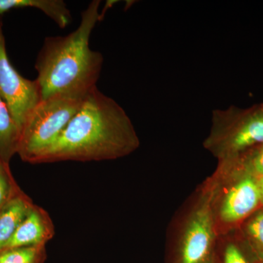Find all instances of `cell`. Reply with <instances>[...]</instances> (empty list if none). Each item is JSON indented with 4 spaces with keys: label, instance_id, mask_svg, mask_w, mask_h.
Wrapping results in <instances>:
<instances>
[{
    "label": "cell",
    "instance_id": "6",
    "mask_svg": "<svg viewBox=\"0 0 263 263\" xmlns=\"http://www.w3.org/2000/svg\"><path fill=\"white\" fill-rule=\"evenodd\" d=\"M214 224L211 208L203 203L189 222L180 263H213Z\"/></svg>",
    "mask_w": 263,
    "mask_h": 263
},
{
    "label": "cell",
    "instance_id": "17",
    "mask_svg": "<svg viewBox=\"0 0 263 263\" xmlns=\"http://www.w3.org/2000/svg\"><path fill=\"white\" fill-rule=\"evenodd\" d=\"M260 192L261 204L263 205V178H256Z\"/></svg>",
    "mask_w": 263,
    "mask_h": 263
},
{
    "label": "cell",
    "instance_id": "14",
    "mask_svg": "<svg viewBox=\"0 0 263 263\" xmlns=\"http://www.w3.org/2000/svg\"><path fill=\"white\" fill-rule=\"evenodd\" d=\"M247 233L259 259H263V210L257 213L249 221Z\"/></svg>",
    "mask_w": 263,
    "mask_h": 263
},
{
    "label": "cell",
    "instance_id": "16",
    "mask_svg": "<svg viewBox=\"0 0 263 263\" xmlns=\"http://www.w3.org/2000/svg\"><path fill=\"white\" fill-rule=\"evenodd\" d=\"M224 263H248L245 256L235 245L227 247Z\"/></svg>",
    "mask_w": 263,
    "mask_h": 263
},
{
    "label": "cell",
    "instance_id": "9",
    "mask_svg": "<svg viewBox=\"0 0 263 263\" xmlns=\"http://www.w3.org/2000/svg\"><path fill=\"white\" fill-rule=\"evenodd\" d=\"M34 205L29 196L22 190L10 199L0 212V252Z\"/></svg>",
    "mask_w": 263,
    "mask_h": 263
},
{
    "label": "cell",
    "instance_id": "5",
    "mask_svg": "<svg viewBox=\"0 0 263 263\" xmlns=\"http://www.w3.org/2000/svg\"><path fill=\"white\" fill-rule=\"evenodd\" d=\"M0 96L4 100L19 130L34 109L42 100L36 80L25 79L10 63L7 54L5 40L0 24Z\"/></svg>",
    "mask_w": 263,
    "mask_h": 263
},
{
    "label": "cell",
    "instance_id": "10",
    "mask_svg": "<svg viewBox=\"0 0 263 263\" xmlns=\"http://www.w3.org/2000/svg\"><path fill=\"white\" fill-rule=\"evenodd\" d=\"M34 8L48 15L64 29L72 22V15L62 0H0V15L11 9Z\"/></svg>",
    "mask_w": 263,
    "mask_h": 263
},
{
    "label": "cell",
    "instance_id": "3",
    "mask_svg": "<svg viewBox=\"0 0 263 263\" xmlns=\"http://www.w3.org/2000/svg\"><path fill=\"white\" fill-rule=\"evenodd\" d=\"M83 100L53 98L41 100L21 132L17 154L32 163L57 141L80 108Z\"/></svg>",
    "mask_w": 263,
    "mask_h": 263
},
{
    "label": "cell",
    "instance_id": "20",
    "mask_svg": "<svg viewBox=\"0 0 263 263\" xmlns=\"http://www.w3.org/2000/svg\"><path fill=\"white\" fill-rule=\"evenodd\" d=\"M0 162H2V161H1V160H0Z\"/></svg>",
    "mask_w": 263,
    "mask_h": 263
},
{
    "label": "cell",
    "instance_id": "1",
    "mask_svg": "<svg viewBox=\"0 0 263 263\" xmlns=\"http://www.w3.org/2000/svg\"><path fill=\"white\" fill-rule=\"evenodd\" d=\"M139 143L124 108L95 87L57 141L33 164L114 160L134 152Z\"/></svg>",
    "mask_w": 263,
    "mask_h": 263
},
{
    "label": "cell",
    "instance_id": "18",
    "mask_svg": "<svg viewBox=\"0 0 263 263\" xmlns=\"http://www.w3.org/2000/svg\"><path fill=\"white\" fill-rule=\"evenodd\" d=\"M258 263H263V259H259Z\"/></svg>",
    "mask_w": 263,
    "mask_h": 263
},
{
    "label": "cell",
    "instance_id": "2",
    "mask_svg": "<svg viewBox=\"0 0 263 263\" xmlns=\"http://www.w3.org/2000/svg\"><path fill=\"white\" fill-rule=\"evenodd\" d=\"M100 1L93 0L81 13L78 28L65 36L45 38L36 60V81L42 100L53 98L83 100L97 87L103 64L100 52L89 47L99 21Z\"/></svg>",
    "mask_w": 263,
    "mask_h": 263
},
{
    "label": "cell",
    "instance_id": "12",
    "mask_svg": "<svg viewBox=\"0 0 263 263\" xmlns=\"http://www.w3.org/2000/svg\"><path fill=\"white\" fill-rule=\"evenodd\" d=\"M46 259V246L19 247L0 252V263H44Z\"/></svg>",
    "mask_w": 263,
    "mask_h": 263
},
{
    "label": "cell",
    "instance_id": "7",
    "mask_svg": "<svg viewBox=\"0 0 263 263\" xmlns=\"http://www.w3.org/2000/svg\"><path fill=\"white\" fill-rule=\"evenodd\" d=\"M261 204L257 179L252 174L245 176L226 194L220 210L221 220L233 223L241 220Z\"/></svg>",
    "mask_w": 263,
    "mask_h": 263
},
{
    "label": "cell",
    "instance_id": "8",
    "mask_svg": "<svg viewBox=\"0 0 263 263\" xmlns=\"http://www.w3.org/2000/svg\"><path fill=\"white\" fill-rule=\"evenodd\" d=\"M55 234L51 216L42 207L34 204L28 215L18 226L4 249L46 246Z\"/></svg>",
    "mask_w": 263,
    "mask_h": 263
},
{
    "label": "cell",
    "instance_id": "4",
    "mask_svg": "<svg viewBox=\"0 0 263 263\" xmlns=\"http://www.w3.org/2000/svg\"><path fill=\"white\" fill-rule=\"evenodd\" d=\"M212 132L206 146L223 160H233L248 148L263 144L262 107L242 110L234 106L212 111Z\"/></svg>",
    "mask_w": 263,
    "mask_h": 263
},
{
    "label": "cell",
    "instance_id": "13",
    "mask_svg": "<svg viewBox=\"0 0 263 263\" xmlns=\"http://www.w3.org/2000/svg\"><path fill=\"white\" fill-rule=\"evenodd\" d=\"M20 190L12 176L9 164L0 162V212Z\"/></svg>",
    "mask_w": 263,
    "mask_h": 263
},
{
    "label": "cell",
    "instance_id": "15",
    "mask_svg": "<svg viewBox=\"0 0 263 263\" xmlns=\"http://www.w3.org/2000/svg\"><path fill=\"white\" fill-rule=\"evenodd\" d=\"M247 166L254 177L263 178V146L251 157Z\"/></svg>",
    "mask_w": 263,
    "mask_h": 263
},
{
    "label": "cell",
    "instance_id": "19",
    "mask_svg": "<svg viewBox=\"0 0 263 263\" xmlns=\"http://www.w3.org/2000/svg\"><path fill=\"white\" fill-rule=\"evenodd\" d=\"M261 107H262V108L263 109V105H261Z\"/></svg>",
    "mask_w": 263,
    "mask_h": 263
},
{
    "label": "cell",
    "instance_id": "11",
    "mask_svg": "<svg viewBox=\"0 0 263 263\" xmlns=\"http://www.w3.org/2000/svg\"><path fill=\"white\" fill-rule=\"evenodd\" d=\"M21 133L8 105L0 96V160L9 164L18 151Z\"/></svg>",
    "mask_w": 263,
    "mask_h": 263
}]
</instances>
